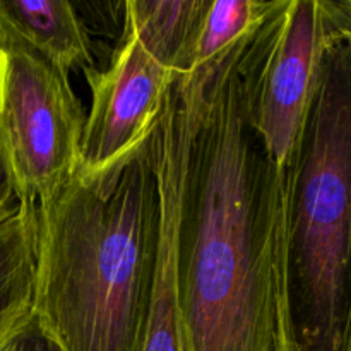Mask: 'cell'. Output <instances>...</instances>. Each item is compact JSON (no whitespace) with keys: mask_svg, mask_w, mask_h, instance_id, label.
Wrapping results in <instances>:
<instances>
[{"mask_svg":"<svg viewBox=\"0 0 351 351\" xmlns=\"http://www.w3.org/2000/svg\"><path fill=\"white\" fill-rule=\"evenodd\" d=\"M86 113L69 75L23 45H0V177L36 208L81 161Z\"/></svg>","mask_w":351,"mask_h":351,"instance_id":"cell-4","label":"cell"},{"mask_svg":"<svg viewBox=\"0 0 351 351\" xmlns=\"http://www.w3.org/2000/svg\"><path fill=\"white\" fill-rule=\"evenodd\" d=\"M3 43L31 48L67 75L96 69L86 24L69 0H0Z\"/></svg>","mask_w":351,"mask_h":351,"instance_id":"cell-7","label":"cell"},{"mask_svg":"<svg viewBox=\"0 0 351 351\" xmlns=\"http://www.w3.org/2000/svg\"><path fill=\"white\" fill-rule=\"evenodd\" d=\"M345 351H351V312H350V324H348V335H346Z\"/></svg>","mask_w":351,"mask_h":351,"instance_id":"cell-14","label":"cell"},{"mask_svg":"<svg viewBox=\"0 0 351 351\" xmlns=\"http://www.w3.org/2000/svg\"><path fill=\"white\" fill-rule=\"evenodd\" d=\"M288 297L295 351H345L351 312V19L345 10L322 51L290 175Z\"/></svg>","mask_w":351,"mask_h":351,"instance_id":"cell-3","label":"cell"},{"mask_svg":"<svg viewBox=\"0 0 351 351\" xmlns=\"http://www.w3.org/2000/svg\"><path fill=\"white\" fill-rule=\"evenodd\" d=\"M17 208V201L14 199L12 192L9 191L5 184H3L2 177H0V221L3 218H7L9 215H12Z\"/></svg>","mask_w":351,"mask_h":351,"instance_id":"cell-12","label":"cell"},{"mask_svg":"<svg viewBox=\"0 0 351 351\" xmlns=\"http://www.w3.org/2000/svg\"><path fill=\"white\" fill-rule=\"evenodd\" d=\"M339 3H341L343 10H345L346 16L351 19V0H339Z\"/></svg>","mask_w":351,"mask_h":351,"instance_id":"cell-13","label":"cell"},{"mask_svg":"<svg viewBox=\"0 0 351 351\" xmlns=\"http://www.w3.org/2000/svg\"><path fill=\"white\" fill-rule=\"evenodd\" d=\"M211 0H129L123 34L173 74H191L194 50Z\"/></svg>","mask_w":351,"mask_h":351,"instance_id":"cell-8","label":"cell"},{"mask_svg":"<svg viewBox=\"0 0 351 351\" xmlns=\"http://www.w3.org/2000/svg\"><path fill=\"white\" fill-rule=\"evenodd\" d=\"M341 21L338 0H278L240 51L249 122L278 170L288 177L322 51Z\"/></svg>","mask_w":351,"mask_h":351,"instance_id":"cell-5","label":"cell"},{"mask_svg":"<svg viewBox=\"0 0 351 351\" xmlns=\"http://www.w3.org/2000/svg\"><path fill=\"white\" fill-rule=\"evenodd\" d=\"M249 38L191 72L192 125L177 225L182 351H295L290 177L247 117L239 60Z\"/></svg>","mask_w":351,"mask_h":351,"instance_id":"cell-1","label":"cell"},{"mask_svg":"<svg viewBox=\"0 0 351 351\" xmlns=\"http://www.w3.org/2000/svg\"><path fill=\"white\" fill-rule=\"evenodd\" d=\"M278 0H211L194 50L192 71L221 58L249 38L273 12Z\"/></svg>","mask_w":351,"mask_h":351,"instance_id":"cell-10","label":"cell"},{"mask_svg":"<svg viewBox=\"0 0 351 351\" xmlns=\"http://www.w3.org/2000/svg\"><path fill=\"white\" fill-rule=\"evenodd\" d=\"M151 139L108 177L75 173L36 204L33 311L64 351L143 348L160 243Z\"/></svg>","mask_w":351,"mask_h":351,"instance_id":"cell-2","label":"cell"},{"mask_svg":"<svg viewBox=\"0 0 351 351\" xmlns=\"http://www.w3.org/2000/svg\"><path fill=\"white\" fill-rule=\"evenodd\" d=\"M177 75L122 33L108 67L84 72L93 101L75 173L103 178L122 168L153 136Z\"/></svg>","mask_w":351,"mask_h":351,"instance_id":"cell-6","label":"cell"},{"mask_svg":"<svg viewBox=\"0 0 351 351\" xmlns=\"http://www.w3.org/2000/svg\"><path fill=\"white\" fill-rule=\"evenodd\" d=\"M0 351H64L31 308L0 332Z\"/></svg>","mask_w":351,"mask_h":351,"instance_id":"cell-11","label":"cell"},{"mask_svg":"<svg viewBox=\"0 0 351 351\" xmlns=\"http://www.w3.org/2000/svg\"><path fill=\"white\" fill-rule=\"evenodd\" d=\"M36 287V208L17 204L0 221V332L29 312Z\"/></svg>","mask_w":351,"mask_h":351,"instance_id":"cell-9","label":"cell"}]
</instances>
